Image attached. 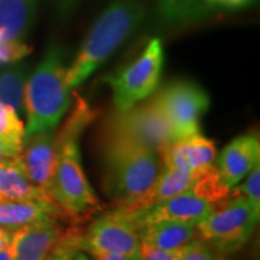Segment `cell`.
Listing matches in <instances>:
<instances>
[{"label":"cell","instance_id":"obj_35","mask_svg":"<svg viewBox=\"0 0 260 260\" xmlns=\"http://www.w3.org/2000/svg\"><path fill=\"white\" fill-rule=\"evenodd\" d=\"M130 260H142L139 257V253H138V254H136V256H133V257H130Z\"/></svg>","mask_w":260,"mask_h":260},{"label":"cell","instance_id":"obj_32","mask_svg":"<svg viewBox=\"0 0 260 260\" xmlns=\"http://www.w3.org/2000/svg\"><path fill=\"white\" fill-rule=\"evenodd\" d=\"M10 158H16V156L10 152L9 148H8L3 142H0V162H3V160H6V159Z\"/></svg>","mask_w":260,"mask_h":260},{"label":"cell","instance_id":"obj_18","mask_svg":"<svg viewBox=\"0 0 260 260\" xmlns=\"http://www.w3.org/2000/svg\"><path fill=\"white\" fill-rule=\"evenodd\" d=\"M48 217L65 218L58 205L37 201H0V225L16 230Z\"/></svg>","mask_w":260,"mask_h":260},{"label":"cell","instance_id":"obj_30","mask_svg":"<svg viewBox=\"0 0 260 260\" xmlns=\"http://www.w3.org/2000/svg\"><path fill=\"white\" fill-rule=\"evenodd\" d=\"M90 254L95 260H130L127 256L117 254V253H107V251H90Z\"/></svg>","mask_w":260,"mask_h":260},{"label":"cell","instance_id":"obj_9","mask_svg":"<svg viewBox=\"0 0 260 260\" xmlns=\"http://www.w3.org/2000/svg\"><path fill=\"white\" fill-rule=\"evenodd\" d=\"M83 249L133 257L139 253V227L127 210L116 208L95 218L83 233Z\"/></svg>","mask_w":260,"mask_h":260},{"label":"cell","instance_id":"obj_24","mask_svg":"<svg viewBox=\"0 0 260 260\" xmlns=\"http://www.w3.org/2000/svg\"><path fill=\"white\" fill-rule=\"evenodd\" d=\"M175 257L177 260H223L224 254L201 237H197L192 242L186 243L185 246L178 249L175 251Z\"/></svg>","mask_w":260,"mask_h":260},{"label":"cell","instance_id":"obj_28","mask_svg":"<svg viewBox=\"0 0 260 260\" xmlns=\"http://www.w3.org/2000/svg\"><path fill=\"white\" fill-rule=\"evenodd\" d=\"M12 234H13V230L0 225V250H9L10 243H12Z\"/></svg>","mask_w":260,"mask_h":260},{"label":"cell","instance_id":"obj_33","mask_svg":"<svg viewBox=\"0 0 260 260\" xmlns=\"http://www.w3.org/2000/svg\"><path fill=\"white\" fill-rule=\"evenodd\" d=\"M0 260H12L10 249L9 250H0Z\"/></svg>","mask_w":260,"mask_h":260},{"label":"cell","instance_id":"obj_13","mask_svg":"<svg viewBox=\"0 0 260 260\" xmlns=\"http://www.w3.org/2000/svg\"><path fill=\"white\" fill-rule=\"evenodd\" d=\"M259 138L254 133H247L236 138L223 149L215 168L224 185L232 189L259 164Z\"/></svg>","mask_w":260,"mask_h":260},{"label":"cell","instance_id":"obj_11","mask_svg":"<svg viewBox=\"0 0 260 260\" xmlns=\"http://www.w3.org/2000/svg\"><path fill=\"white\" fill-rule=\"evenodd\" d=\"M64 230L52 217L13 230L10 243L12 260H45Z\"/></svg>","mask_w":260,"mask_h":260},{"label":"cell","instance_id":"obj_1","mask_svg":"<svg viewBox=\"0 0 260 260\" xmlns=\"http://www.w3.org/2000/svg\"><path fill=\"white\" fill-rule=\"evenodd\" d=\"M97 117V110L77 97L62 127L55 133V162L49 192L65 217L81 220L95 211L99 198L84 174L78 140L83 130Z\"/></svg>","mask_w":260,"mask_h":260},{"label":"cell","instance_id":"obj_29","mask_svg":"<svg viewBox=\"0 0 260 260\" xmlns=\"http://www.w3.org/2000/svg\"><path fill=\"white\" fill-rule=\"evenodd\" d=\"M253 0H218V8L224 9H240L250 5Z\"/></svg>","mask_w":260,"mask_h":260},{"label":"cell","instance_id":"obj_10","mask_svg":"<svg viewBox=\"0 0 260 260\" xmlns=\"http://www.w3.org/2000/svg\"><path fill=\"white\" fill-rule=\"evenodd\" d=\"M213 207V203H210L207 198L201 197L192 188H189L185 192L175 195L164 203L130 213L140 230V227L146 224L164 221V220L198 224L211 213Z\"/></svg>","mask_w":260,"mask_h":260},{"label":"cell","instance_id":"obj_4","mask_svg":"<svg viewBox=\"0 0 260 260\" xmlns=\"http://www.w3.org/2000/svg\"><path fill=\"white\" fill-rule=\"evenodd\" d=\"M62 51L51 47L25 87V138L54 130L71 107V90L67 87Z\"/></svg>","mask_w":260,"mask_h":260},{"label":"cell","instance_id":"obj_31","mask_svg":"<svg viewBox=\"0 0 260 260\" xmlns=\"http://www.w3.org/2000/svg\"><path fill=\"white\" fill-rule=\"evenodd\" d=\"M77 3H78V0H56L58 8H59L61 12H64V13L71 12V10L75 8V5H77Z\"/></svg>","mask_w":260,"mask_h":260},{"label":"cell","instance_id":"obj_19","mask_svg":"<svg viewBox=\"0 0 260 260\" xmlns=\"http://www.w3.org/2000/svg\"><path fill=\"white\" fill-rule=\"evenodd\" d=\"M37 5L38 0H0V34L22 39L35 22Z\"/></svg>","mask_w":260,"mask_h":260},{"label":"cell","instance_id":"obj_21","mask_svg":"<svg viewBox=\"0 0 260 260\" xmlns=\"http://www.w3.org/2000/svg\"><path fill=\"white\" fill-rule=\"evenodd\" d=\"M23 140L25 126L19 119V114L0 102V142H3L15 156H19Z\"/></svg>","mask_w":260,"mask_h":260},{"label":"cell","instance_id":"obj_25","mask_svg":"<svg viewBox=\"0 0 260 260\" xmlns=\"http://www.w3.org/2000/svg\"><path fill=\"white\" fill-rule=\"evenodd\" d=\"M32 52V47L22 39H10L0 34V65L16 62Z\"/></svg>","mask_w":260,"mask_h":260},{"label":"cell","instance_id":"obj_6","mask_svg":"<svg viewBox=\"0 0 260 260\" xmlns=\"http://www.w3.org/2000/svg\"><path fill=\"white\" fill-rule=\"evenodd\" d=\"M123 140L138 143L160 152L174 142V135L167 120L158 110L153 99L130 107L124 112H116L106 120L103 127V142Z\"/></svg>","mask_w":260,"mask_h":260},{"label":"cell","instance_id":"obj_20","mask_svg":"<svg viewBox=\"0 0 260 260\" xmlns=\"http://www.w3.org/2000/svg\"><path fill=\"white\" fill-rule=\"evenodd\" d=\"M26 81H28L26 68L9 70L0 74V102L9 106L18 114L25 110L23 97H25Z\"/></svg>","mask_w":260,"mask_h":260},{"label":"cell","instance_id":"obj_2","mask_svg":"<svg viewBox=\"0 0 260 260\" xmlns=\"http://www.w3.org/2000/svg\"><path fill=\"white\" fill-rule=\"evenodd\" d=\"M145 19V8L138 0H114L103 10L83 45L67 70V87L73 90L83 84L103 65Z\"/></svg>","mask_w":260,"mask_h":260},{"label":"cell","instance_id":"obj_27","mask_svg":"<svg viewBox=\"0 0 260 260\" xmlns=\"http://www.w3.org/2000/svg\"><path fill=\"white\" fill-rule=\"evenodd\" d=\"M139 257L142 260H177L175 251L160 250L146 243H140Z\"/></svg>","mask_w":260,"mask_h":260},{"label":"cell","instance_id":"obj_3","mask_svg":"<svg viewBox=\"0 0 260 260\" xmlns=\"http://www.w3.org/2000/svg\"><path fill=\"white\" fill-rule=\"evenodd\" d=\"M104 191L117 208L135 204L156 181L164 162L155 149L123 140L103 142Z\"/></svg>","mask_w":260,"mask_h":260},{"label":"cell","instance_id":"obj_15","mask_svg":"<svg viewBox=\"0 0 260 260\" xmlns=\"http://www.w3.org/2000/svg\"><path fill=\"white\" fill-rule=\"evenodd\" d=\"M207 168L201 169V171H179V169H174V168L164 167L159 177L156 178V181L150 185L148 191L142 195L135 204H132L127 208H123V210L139 211V210L156 205L159 203H164L175 195L185 192L189 188L194 186L198 178L201 177V174Z\"/></svg>","mask_w":260,"mask_h":260},{"label":"cell","instance_id":"obj_12","mask_svg":"<svg viewBox=\"0 0 260 260\" xmlns=\"http://www.w3.org/2000/svg\"><path fill=\"white\" fill-rule=\"evenodd\" d=\"M18 158L29 181L49 192L55 162V132L47 130L25 138Z\"/></svg>","mask_w":260,"mask_h":260},{"label":"cell","instance_id":"obj_26","mask_svg":"<svg viewBox=\"0 0 260 260\" xmlns=\"http://www.w3.org/2000/svg\"><path fill=\"white\" fill-rule=\"evenodd\" d=\"M236 194L243 195L249 203H250L256 210L260 211V165L251 169L250 172L246 175V181L243 185L237 186L233 189Z\"/></svg>","mask_w":260,"mask_h":260},{"label":"cell","instance_id":"obj_23","mask_svg":"<svg viewBox=\"0 0 260 260\" xmlns=\"http://www.w3.org/2000/svg\"><path fill=\"white\" fill-rule=\"evenodd\" d=\"M83 230L77 225L67 229L45 260H74L75 254L83 250Z\"/></svg>","mask_w":260,"mask_h":260},{"label":"cell","instance_id":"obj_34","mask_svg":"<svg viewBox=\"0 0 260 260\" xmlns=\"http://www.w3.org/2000/svg\"><path fill=\"white\" fill-rule=\"evenodd\" d=\"M74 260H90V259H88V256H87V254H84V253H81V250H80L77 254H75Z\"/></svg>","mask_w":260,"mask_h":260},{"label":"cell","instance_id":"obj_17","mask_svg":"<svg viewBox=\"0 0 260 260\" xmlns=\"http://www.w3.org/2000/svg\"><path fill=\"white\" fill-rule=\"evenodd\" d=\"M139 234L140 243H146L160 250L177 251L198 237V229L197 224L164 220L140 227Z\"/></svg>","mask_w":260,"mask_h":260},{"label":"cell","instance_id":"obj_16","mask_svg":"<svg viewBox=\"0 0 260 260\" xmlns=\"http://www.w3.org/2000/svg\"><path fill=\"white\" fill-rule=\"evenodd\" d=\"M0 201H37L56 205L49 192L26 178L18 156L0 162Z\"/></svg>","mask_w":260,"mask_h":260},{"label":"cell","instance_id":"obj_8","mask_svg":"<svg viewBox=\"0 0 260 260\" xmlns=\"http://www.w3.org/2000/svg\"><path fill=\"white\" fill-rule=\"evenodd\" d=\"M153 102L175 140L200 133V119L210 107L208 94L189 81H177L164 87Z\"/></svg>","mask_w":260,"mask_h":260},{"label":"cell","instance_id":"obj_14","mask_svg":"<svg viewBox=\"0 0 260 260\" xmlns=\"http://www.w3.org/2000/svg\"><path fill=\"white\" fill-rule=\"evenodd\" d=\"M164 167L179 171H201L213 165L215 146L201 133L174 140L159 152Z\"/></svg>","mask_w":260,"mask_h":260},{"label":"cell","instance_id":"obj_22","mask_svg":"<svg viewBox=\"0 0 260 260\" xmlns=\"http://www.w3.org/2000/svg\"><path fill=\"white\" fill-rule=\"evenodd\" d=\"M218 8V0H160V12L169 19H185Z\"/></svg>","mask_w":260,"mask_h":260},{"label":"cell","instance_id":"obj_5","mask_svg":"<svg viewBox=\"0 0 260 260\" xmlns=\"http://www.w3.org/2000/svg\"><path fill=\"white\" fill-rule=\"evenodd\" d=\"M260 211L240 194L229 192L215 203L211 213L197 224L198 237L210 243L221 254L242 249L250 240L259 221Z\"/></svg>","mask_w":260,"mask_h":260},{"label":"cell","instance_id":"obj_7","mask_svg":"<svg viewBox=\"0 0 260 260\" xmlns=\"http://www.w3.org/2000/svg\"><path fill=\"white\" fill-rule=\"evenodd\" d=\"M164 65V51L159 39H152L143 52L117 75L107 78L113 90L117 112H124L155 91Z\"/></svg>","mask_w":260,"mask_h":260}]
</instances>
